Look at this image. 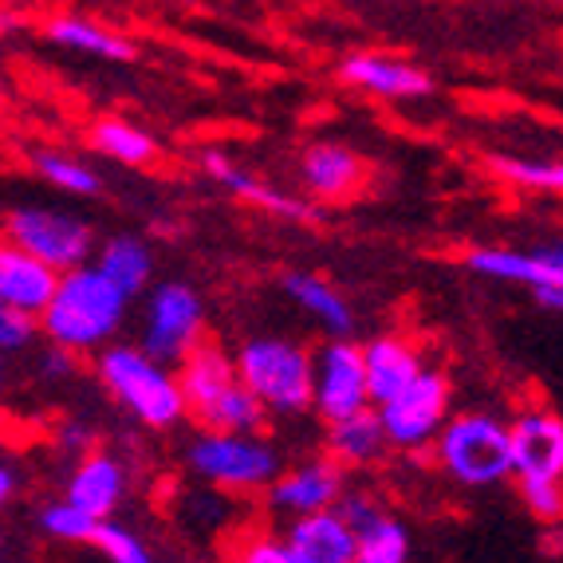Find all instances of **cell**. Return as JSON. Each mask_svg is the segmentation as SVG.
Instances as JSON below:
<instances>
[{
    "mask_svg": "<svg viewBox=\"0 0 563 563\" xmlns=\"http://www.w3.org/2000/svg\"><path fill=\"white\" fill-rule=\"evenodd\" d=\"M131 300L107 280L95 264H84L76 273H64L56 296L40 316V331L59 351H103L126 323Z\"/></svg>",
    "mask_w": 563,
    "mask_h": 563,
    "instance_id": "obj_1",
    "label": "cell"
},
{
    "mask_svg": "<svg viewBox=\"0 0 563 563\" xmlns=\"http://www.w3.org/2000/svg\"><path fill=\"white\" fill-rule=\"evenodd\" d=\"M236 378L249 395L261 402L264 413H296L311 410V351L284 335L244 339L233 355Z\"/></svg>",
    "mask_w": 563,
    "mask_h": 563,
    "instance_id": "obj_2",
    "label": "cell"
},
{
    "mask_svg": "<svg viewBox=\"0 0 563 563\" xmlns=\"http://www.w3.org/2000/svg\"><path fill=\"white\" fill-rule=\"evenodd\" d=\"M103 386L114 395L122 410H131L142 426L151 430H169L186 418V402H181L178 375L166 363L151 358L142 347L131 343H111L99 351L95 363Z\"/></svg>",
    "mask_w": 563,
    "mask_h": 563,
    "instance_id": "obj_3",
    "label": "cell"
},
{
    "mask_svg": "<svg viewBox=\"0 0 563 563\" xmlns=\"http://www.w3.org/2000/svg\"><path fill=\"white\" fill-rule=\"evenodd\" d=\"M430 450L445 477H453L461 488H493L512 477L508 422H500L497 413H453Z\"/></svg>",
    "mask_w": 563,
    "mask_h": 563,
    "instance_id": "obj_4",
    "label": "cell"
},
{
    "mask_svg": "<svg viewBox=\"0 0 563 563\" xmlns=\"http://www.w3.org/2000/svg\"><path fill=\"white\" fill-rule=\"evenodd\" d=\"M189 470L225 493H268L284 473L276 445L264 438H229V433H198L186 450Z\"/></svg>",
    "mask_w": 563,
    "mask_h": 563,
    "instance_id": "obj_5",
    "label": "cell"
},
{
    "mask_svg": "<svg viewBox=\"0 0 563 563\" xmlns=\"http://www.w3.org/2000/svg\"><path fill=\"white\" fill-rule=\"evenodd\" d=\"M0 236L47 264L56 276L84 268L95 249V229L84 217L59 213L47 206H20L0 217Z\"/></svg>",
    "mask_w": 563,
    "mask_h": 563,
    "instance_id": "obj_6",
    "label": "cell"
},
{
    "mask_svg": "<svg viewBox=\"0 0 563 563\" xmlns=\"http://www.w3.org/2000/svg\"><path fill=\"white\" fill-rule=\"evenodd\" d=\"M453 383L445 371H438V366H426L422 378L410 386V390H402V395L395 398V402L378 406V422H383V433H386V445L390 450H430L433 442H438V433H442V426L450 422L453 413Z\"/></svg>",
    "mask_w": 563,
    "mask_h": 563,
    "instance_id": "obj_7",
    "label": "cell"
},
{
    "mask_svg": "<svg viewBox=\"0 0 563 563\" xmlns=\"http://www.w3.org/2000/svg\"><path fill=\"white\" fill-rule=\"evenodd\" d=\"M206 339V303L189 284H158L146 300V316H142V343L158 363H181L189 351Z\"/></svg>",
    "mask_w": 563,
    "mask_h": 563,
    "instance_id": "obj_8",
    "label": "cell"
},
{
    "mask_svg": "<svg viewBox=\"0 0 563 563\" xmlns=\"http://www.w3.org/2000/svg\"><path fill=\"white\" fill-rule=\"evenodd\" d=\"M311 410L328 426L371 410L363 351L351 339H331L320 351H311Z\"/></svg>",
    "mask_w": 563,
    "mask_h": 563,
    "instance_id": "obj_9",
    "label": "cell"
},
{
    "mask_svg": "<svg viewBox=\"0 0 563 563\" xmlns=\"http://www.w3.org/2000/svg\"><path fill=\"white\" fill-rule=\"evenodd\" d=\"M465 268L488 280L525 284L532 300L548 311H563V241L548 249H500V244H481L465 253Z\"/></svg>",
    "mask_w": 563,
    "mask_h": 563,
    "instance_id": "obj_10",
    "label": "cell"
},
{
    "mask_svg": "<svg viewBox=\"0 0 563 563\" xmlns=\"http://www.w3.org/2000/svg\"><path fill=\"white\" fill-rule=\"evenodd\" d=\"M343 493H347V473L339 470L331 457H311L284 470L264 497H268V508L276 517L300 520L316 517V512H331Z\"/></svg>",
    "mask_w": 563,
    "mask_h": 563,
    "instance_id": "obj_11",
    "label": "cell"
},
{
    "mask_svg": "<svg viewBox=\"0 0 563 563\" xmlns=\"http://www.w3.org/2000/svg\"><path fill=\"white\" fill-rule=\"evenodd\" d=\"M512 477L563 481V418L552 410H520L508 422Z\"/></svg>",
    "mask_w": 563,
    "mask_h": 563,
    "instance_id": "obj_12",
    "label": "cell"
},
{
    "mask_svg": "<svg viewBox=\"0 0 563 563\" xmlns=\"http://www.w3.org/2000/svg\"><path fill=\"white\" fill-rule=\"evenodd\" d=\"M363 371H366V395H371V410L395 402L402 390H410L426 371V355L413 339L398 335V331H383V335L366 339L363 347Z\"/></svg>",
    "mask_w": 563,
    "mask_h": 563,
    "instance_id": "obj_13",
    "label": "cell"
},
{
    "mask_svg": "<svg viewBox=\"0 0 563 563\" xmlns=\"http://www.w3.org/2000/svg\"><path fill=\"white\" fill-rule=\"evenodd\" d=\"M339 79L355 91L378 95V99H426L433 95V76L410 59H398L390 52H358L339 64Z\"/></svg>",
    "mask_w": 563,
    "mask_h": 563,
    "instance_id": "obj_14",
    "label": "cell"
},
{
    "mask_svg": "<svg viewBox=\"0 0 563 563\" xmlns=\"http://www.w3.org/2000/svg\"><path fill=\"white\" fill-rule=\"evenodd\" d=\"M300 181L320 201H347L366 186V162L343 142H311L300 154Z\"/></svg>",
    "mask_w": 563,
    "mask_h": 563,
    "instance_id": "obj_15",
    "label": "cell"
},
{
    "mask_svg": "<svg viewBox=\"0 0 563 563\" xmlns=\"http://www.w3.org/2000/svg\"><path fill=\"white\" fill-rule=\"evenodd\" d=\"M174 375H178L186 418H198L201 410H209L225 390H233V386L241 383V378H236L233 355H229L221 343H213V339H201L198 347L181 358Z\"/></svg>",
    "mask_w": 563,
    "mask_h": 563,
    "instance_id": "obj_16",
    "label": "cell"
},
{
    "mask_svg": "<svg viewBox=\"0 0 563 563\" xmlns=\"http://www.w3.org/2000/svg\"><path fill=\"white\" fill-rule=\"evenodd\" d=\"M56 284L59 276L47 264H40L36 256H29L24 249L0 236V303L40 320L52 296H56Z\"/></svg>",
    "mask_w": 563,
    "mask_h": 563,
    "instance_id": "obj_17",
    "label": "cell"
},
{
    "mask_svg": "<svg viewBox=\"0 0 563 563\" xmlns=\"http://www.w3.org/2000/svg\"><path fill=\"white\" fill-rule=\"evenodd\" d=\"M284 544L296 555V563H355L358 536L351 525L331 512H316V517H300L284 525Z\"/></svg>",
    "mask_w": 563,
    "mask_h": 563,
    "instance_id": "obj_18",
    "label": "cell"
},
{
    "mask_svg": "<svg viewBox=\"0 0 563 563\" xmlns=\"http://www.w3.org/2000/svg\"><path fill=\"white\" fill-rule=\"evenodd\" d=\"M201 166H206L209 178L221 181L229 194H236V198L249 201V206L264 209V213L288 217V221H320V217H323L320 209L311 206V201L296 198V194H284V189H276V186H268V181L253 178L249 169L233 166V162H229L221 151H209L206 158H201Z\"/></svg>",
    "mask_w": 563,
    "mask_h": 563,
    "instance_id": "obj_19",
    "label": "cell"
},
{
    "mask_svg": "<svg viewBox=\"0 0 563 563\" xmlns=\"http://www.w3.org/2000/svg\"><path fill=\"white\" fill-rule=\"evenodd\" d=\"M122 493H126V473H122L119 457L111 453H84L79 465L67 477V505L87 512L95 520H107L119 508Z\"/></svg>",
    "mask_w": 563,
    "mask_h": 563,
    "instance_id": "obj_20",
    "label": "cell"
},
{
    "mask_svg": "<svg viewBox=\"0 0 563 563\" xmlns=\"http://www.w3.org/2000/svg\"><path fill=\"white\" fill-rule=\"evenodd\" d=\"M44 36L59 47L107 59V64H134V59H139V44H134L131 36L107 29L99 20L76 16V12H59V16L44 20Z\"/></svg>",
    "mask_w": 563,
    "mask_h": 563,
    "instance_id": "obj_21",
    "label": "cell"
},
{
    "mask_svg": "<svg viewBox=\"0 0 563 563\" xmlns=\"http://www.w3.org/2000/svg\"><path fill=\"white\" fill-rule=\"evenodd\" d=\"M386 433L383 422H378L375 410H363L347 422L328 426V457L335 461L339 470H371L375 461L386 457Z\"/></svg>",
    "mask_w": 563,
    "mask_h": 563,
    "instance_id": "obj_22",
    "label": "cell"
},
{
    "mask_svg": "<svg viewBox=\"0 0 563 563\" xmlns=\"http://www.w3.org/2000/svg\"><path fill=\"white\" fill-rule=\"evenodd\" d=\"M280 284H284V291H288L291 300L300 303V308L308 311L311 320L320 323L331 339H347L351 331H355V311H351V303L343 300V296H339V291L331 288L323 276L288 273Z\"/></svg>",
    "mask_w": 563,
    "mask_h": 563,
    "instance_id": "obj_23",
    "label": "cell"
},
{
    "mask_svg": "<svg viewBox=\"0 0 563 563\" xmlns=\"http://www.w3.org/2000/svg\"><path fill=\"white\" fill-rule=\"evenodd\" d=\"M95 268L107 276V280L114 284V288L126 296V300H134L146 284H151L154 276V256L151 249H146V241H139V236H111V241L99 249V261H95Z\"/></svg>",
    "mask_w": 563,
    "mask_h": 563,
    "instance_id": "obj_24",
    "label": "cell"
},
{
    "mask_svg": "<svg viewBox=\"0 0 563 563\" xmlns=\"http://www.w3.org/2000/svg\"><path fill=\"white\" fill-rule=\"evenodd\" d=\"M91 146L103 158L119 162V166H154L158 162V142L151 139V134L142 131V126H134V122L126 119H99L91 126Z\"/></svg>",
    "mask_w": 563,
    "mask_h": 563,
    "instance_id": "obj_25",
    "label": "cell"
},
{
    "mask_svg": "<svg viewBox=\"0 0 563 563\" xmlns=\"http://www.w3.org/2000/svg\"><path fill=\"white\" fill-rule=\"evenodd\" d=\"M410 560V532L398 517L383 512L371 528L358 532L355 563H406Z\"/></svg>",
    "mask_w": 563,
    "mask_h": 563,
    "instance_id": "obj_26",
    "label": "cell"
},
{
    "mask_svg": "<svg viewBox=\"0 0 563 563\" xmlns=\"http://www.w3.org/2000/svg\"><path fill=\"white\" fill-rule=\"evenodd\" d=\"M485 162L493 174H500L512 186L563 194V162H528V158H508V154H488Z\"/></svg>",
    "mask_w": 563,
    "mask_h": 563,
    "instance_id": "obj_27",
    "label": "cell"
},
{
    "mask_svg": "<svg viewBox=\"0 0 563 563\" xmlns=\"http://www.w3.org/2000/svg\"><path fill=\"white\" fill-rule=\"evenodd\" d=\"M32 166H36V174L44 181H52L56 189H67V194H79V198H95L99 189H103V181L95 178V169H87L84 162L67 158V154H36L32 158Z\"/></svg>",
    "mask_w": 563,
    "mask_h": 563,
    "instance_id": "obj_28",
    "label": "cell"
},
{
    "mask_svg": "<svg viewBox=\"0 0 563 563\" xmlns=\"http://www.w3.org/2000/svg\"><path fill=\"white\" fill-rule=\"evenodd\" d=\"M229 563H296L280 532L268 528H244L229 548Z\"/></svg>",
    "mask_w": 563,
    "mask_h": 563,
    "instance_id": "obj_29",
    "label": "cell"
},
{
    "mask_svg": "<svg viewBox=\"0 0 563 563\" xmlns=\"http://www.w3.org/2000/svg\"><path fill=\"white\" fill-rule=\"evenodd\" d=\"M91 548L107 555V563H154L151 548L142 544L131 528L114 525V520H99L91 536Z\"/></svg>",
    "mask_w": 563,
    "mask_h": 563,
    "instance_id": "obj_30",
    "label": "cell"
},
{
    "mask_svg": "<svg viewBox=\"0 0 563 563\" xmlns=\"http://www.w3.org/2000/svg\"><path fill=\"white\" fill-rule=\"evenodd\" d=\"M95 525H99V520L79 512V508H71L67 500H56V505H47L44 512H40V528H44L47 536H56V540H67V544H91Z\"/></svg>",
    "mask_w": 563,
    "mask_h": 563,
    "instance_id": "obj_31",
    "label": "cell"
},
{
    "mask_svg": "<svg viewBox=\"0 0 563 563\" xmlns=\"http://www.w3.org/2000/svg\"><path fill=\"white\" fill-rule=\"evenodd\" d=\"M517 488L536 520H544V525L563 520V481H517Z\"/></svg>",
    "mask_w": 563,
    "mask_h": 563,
    "instance_id": "obj_32",
    "label": "cell"
},
{
    "mask_svg": "<svg viewBox=\"0 0 563 563\" xmlns=\"http://www.w3.org/2000/svg\"><path fill=\"white\" fill-rule=\"evenodd\" d=\"M335 512L343 520H347L351 525V532H363V528H371L375 525L378 517H383L386 508L378 505V497L375 493H363V488H347V493H343V497H339V505H335Z\"/></svg>",
    "mask_w": 563,
    "mask_h": 563,
    "instance_id": "obj_33",
    "label": "cell"
},
{
    "mask_svg": "<svg viewBox=\"0 0 563 563\" xmlns=\"http://www.w3.org/2000/svg\"><path fill=\"white\" fill-rule=\"evenodd\" d=\"M36 331H40V320L20 316V311H12L9 303H0V351L29 347L32 339H36Z\"/></svg>",
    "mask_w": 563,
    "mask_h": 563,
    "instance_id": "obj_34",
    "label": "cell"
},
{
    "mask_svg": "<svg viewBox=\"0 0 563 563\" xmlns=\"http://www.w3.org/2000/svg\"><path fill=\"white\" fill-rule=\"evenodd\" d=\"M44 366H47V375L64 378V375H71V355H67V351H59V347H52V355L44 358Z\"/></svg>",
    "mask_w": 563,
    "mask_h": 563,
    "instance_id": "obj_35",
    "label": "cell"
},
{
    "mask_svg": "<svg viewBox=\"0 0 563 563\" xmlns=\"http://www.w3.org/2000/svg\"><path fill=\"white\" fill-rule=\"evenodd\" d=\"M12 493H16V473H12V470H0V508L9 505Z\"/></svg>",
    "mask_w": 563,
    "mask_h": 563,
    "instance_id": "obj_36",
    "label": "cell"
}]
</instances>
